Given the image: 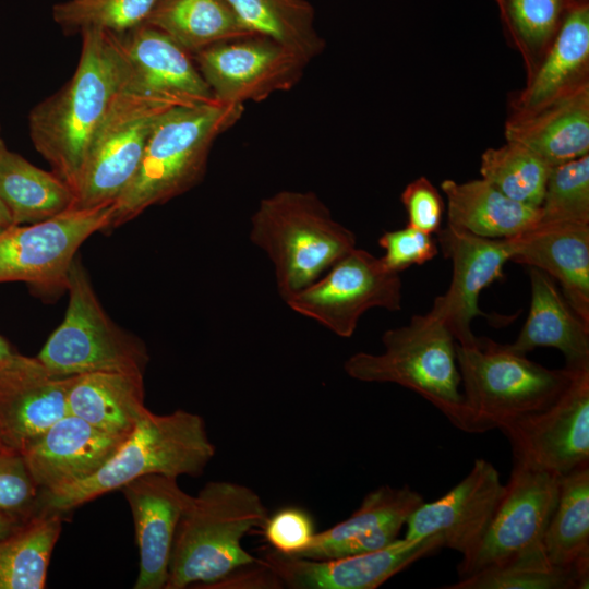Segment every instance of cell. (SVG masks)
I'll list each match as a JSON object with an SVG mask.
<instances>
[{
	"label": "cell",
	"instance_id": "obj_22",
	"mask_svg": "<svg viewBox=\"0 0 589 589\" xmlns=\"http://www.w3.org/2000/svg\"><path fill=\"white\" fill-rule=\"evenodd\" d=\"M118 36L139 88L180 106L216 101L192 53L167 34L144 23Z\"/></svg>",
	"mask_w": 589,
	"mask_h": 589
},
{
	"label": "cell",
	"instance_id": "obj_17",
	"mask_svg": "<svg viewBox=\"0 0 589 589\" xmlns=\"http://www.w3.org/2000/svg\"><path fill=\"white\" fill-rule=\"evenodd\" d=\"M443 548L437 537L396 539L388 545L338 558L288 556L272 548L261 558L290 589H375L416 561Z\"/></svg>",
	"mask_w": 589,
	"mask_h": 589
},
{
	"label": "cell",
	"instance_id": "obj_31",
	"mask_svg": "<svg viewBox=\"0 0 589 589\" xmlns=\"http://www.w3.org/2000/svg\"><path fill=\"white\" fill-rule=\"evenodd\" d=\"M145 24L164 32L192 55L252 35L226 0H159Z\"/></svg>",
	"mask_w": 589,
	"mask_h": 589
},
{
	"label": "cell",
	"instance_id": "obj_13",
	"mask_svg": "<svg viewBox=\"0 0 589 589\" xmlns=\"http://www.w3.org/2000/svg\"><path fill=\"white\" fill-rule=\"evenodd\" d=\"M560 479L554 473L513 461L509 480L484 537L457 566L459 578L543 545L558 497Z\"/></svg>",
	"mask_w": 589,
	"mask_h": 589
},
{
	"label": "cell",
	"instance_id": "obj_28",
	"mask_svg": "<svg viewBox=\"0 0 589 589\" xmlns=\"http://www.w3.org/2000/svg\"><path fill=\"white\" fill-rule=\"evenodd\" d=\"M68 409L101 431L128 436L148 410L144 376L115 372L74 375Z\"/></svg>",
	"mask_w": 589,
	"mask_h": 589
},
{
	"label": "cell",
	"instance_id": "obj_42",
	"mask_svg": "<svg viewBox=\"0 0 589 589\" xmlns=\"http://www.w3.org/2000/svg\"><path fill=\"white\" fill-rule=\"evenodd\" d=\"M400 201L407 213V226L430 235L440 231L445 204L426 177L409 182L400 194Z\"/></svg>",
	"mask_w": 589,
	"mask_h": 589
},
{
	"label": "cell",
	"instance_id": "obj_8",
	"mask_svg": "<svg viewBox=\"0 0 589 589\" xmlns=\"http://www.w3.org/2000/svg\"><path fill=\"white\" fill-rule=\"evenodd\" d=\"M67 291L64 318L36 357L45 369L57 376L94 372L144 376L149 359L144 342L110 320L77 256Z\"/></svg>",
	"mask_w": 589,
	"mask_h": 589
},
{
	"label": "cell",
	"instance_id": "obj_5",
	"mask_svg": "<svg viewBox=\"0 0 589 589\" xmlns=\"http://www.w3.org/2000/svg\"><path fill=\"white\" fill-rule=\"evenodd\" d=\"M249 237L272 261L284 301L357 248L354 233L312 191L283 190L262 199Z\"/></svg>",
	"mask_w": 589,
	"mask_h": 589
},
{
	"label": "cell",
	"instance_id": "obj_12",
	"mask_svg": "<svg viewBox=\"0 0 589 589\" xmlns=\"http://www.w3.org/2000/svg\"><path fill=\"white\" fill-rule=\"evenodd\" d=\"M513 461L564 476L589 464V368L546 408L503 426Z\"/></svg>",
	"mask_w": 589,
	"mask_h": 589
},
{
	"label": "cell",
	"instance_id": "obj_48",
	"mask_svg": "<svg viewBox=\"0 0 589 589\" xmlns=\"http://www.w3.org/2000/svg\"><path fill=\"white\" fill-rule=\"evenodd\" d=\"M0 449H7V448H4V447L2 446L1 442H0Z\"/></svg>",
	"mask_w": 589,
	"mask_h": 589
},
{
	"label": "cell",
	"instance_id": "obj_1",
	"mask_svg": "<svg viewBox=\"0 0 589 589\" xmlns=\"http://www.w3.org/2000/svg\"><path fill=\"white\" fill-rule=\"evenodd\" d=\"M80 34L81 51L73 75L28 115L34 147L74 194L97 130L133 77L118 35L99 28Z\"/></svg>",
	"mask_w": 589,
	"mask_h": 589
},
{
	"label": "cell",
	"instance_id": "obj_38",
	"mask_svg": "<svg viewBox=\"0 0 589 589\" xmlns=\"http://www.w3.org/2000/svg\"><path fill=\"white\" fill-rule=\"evenodd\" d=\"M538 224H589V154L551 168Z\"/></svg>",
	"mask_w": 589,
	"mask_h": 589
},
{
	"label": "cell",
	"instance_id": "obj_10",
	"mask_svg": "<svg viewBox=\"0 0 589 589\" xmlns=\"http://www.w3.org/2000/svg\"><path fill=\"white\" fill-rule=\"evenodd\" d=\"M173 106L180 105L139 88L131 80L89 145L72 206L115 203L135 176L156 123Z\"/></svg>",
	"mask_w": 589,
	"mask_h": 589
},
{
	"label": "cell",
	"instance_id": "obj_20",
	"mask_svg": "<svg viewBox=\"0 0 589 589\" xmlns=\"http://www.w3.org/2000/svg\"><path fill=\"white\" fill-rule=\"evenodd\" d=\"M125 437L101 431L68 413L22 455L40 492H47L94 474Z\"/></svg>",
	"mask_w": 589,
	"mask_h": 589
},
{
	"label": "cell",
	"instance_id": "obj_44",
	"mask_svg": "<svg viewBox=\"0 0 589 589\" xmlns=\"http://www.w3.org/2000/svg\"><path fill=\"white\" fill-rule=\"evenodd\" d=\"M26 358V356L17 353L9 341L0 336V372L21 364Z\"/></svg>",
	"mask_w": 589,
	"mask_h": 589
},
{
	"label": "cell",
	"instance_id": "obj_47",
	"mask_svg": "<svg viewBox=\"0 0 589 589\" xmlns=\"http://www.w3.org/2000/svg\"><path fill=\"white\" fill-rule=\"evenodd\" d=\"M572 4L576 5V4H584V3H589V0H570Z\"/></svg>",
	"mask_w": 589,
	"mask_h": 589
},
{
	"label": "cell",
	"instance_id": "obj_9",
	"mask_svg": "<svg viewBox=\"0 0 589 589\" xmlns=\"http://www.w3.org/2000/svg\"><path fill=\"white\" fill-rule=\"evenodd\" d=\"M115 203L69 207L47 219L13 225L0 232V283L23 281L51 298L67 290L79 248L97 231L111 228Z\"/></svg>",
	"mask_w": 589,
	"mask_h": 589
},
{
	"label": "cell",
	"instance_id": "obj_21",
	"mask_svg": "<svg viewBox=\"0 0 589 589\" xmlns=\"http://www.w3.org/2000/svg\"><path fill=\"white\" fill-rule=\"evenodd\" d=\"M423 496L405 485L369 492L359 508L335 526L316 532L297 557L338 558L382 549L396 539Z\"/></svg>",
	"mask_w": 589,
	"mask_h": 589
},
{
	"label": "cell",
	"instance_id": "obj_39",
	"mask_svg": "<svg viewBox=\"0 0 589 589\" xmlns=\"http://www.w3.org/2000/svg\"><path fill=\"white\" fill-rule=\"evenodd\" d=\"M39 494L23 455L0 449V514L25 520L38 510Z\"/></svg>",
	"mask_w": 589,
	"mask_h": 589
},
{
	"label": "cell",
	"instance_id": "obj_45",
	"mask_svg": "<svg viewBox=\"0 0 589 589\" xmlns=\"http://www.w3.org/2000/svg\"><path fill=\"white\" fill-rule=\"evenodd\" d=\"M23 521L0 514V539L16 529Z\"/></svg>",
	"mask_w": 589,
	"mask_h": 589
},
{
	"label": "cell",
	"instance_id": "obj_30",
	"mask_svg": "<svg viewBox=\"0 0 589 589\" xmlns=\"http://www.w3.org/2000/svg\"><path fill=\"white\" fill-rule=\"evenodd\" d=\"M543 546L552 565L589 579V464L561 476Z\"/></svg>",
	"mask_w": 589,
	"mask_h": 589
},
{
	"label": "cell",
	"instance_id": "obj_43",
	"mask_svg": "<svg viewBox=\"0 0 589 589\" xmlns=\"http://www.w3.org/2000/svg\"><path fill=\"white\" fill-rule=\"evenodd\" d=\"M284 584L261 558L239 566L204 589H280Z\"/></svg>",
	"mask_w": 589,
	"mask_h": 589
},
{
	"label": "cell",
	"instance_id": "obj_25",
	"mask_svg": "<svg viewBox=\"0 0 589 589\" xmlns=\"http://www.w3.org/2000/svg\"><path fill=\"white\" fill-rule=\"evenodd\" d=\"M531 300L528 317L509 348L527 354L540 348L560 350L565 369L589 368V325L574 312L556 287L555 280L536 267H529Z\"/></svg>",
	"mask_w": 589,
	"mask_h": 589
},
{
	"label": "cell",
	"instance_id": "obj_29",
	"mask_svg": "<svg viewBox=\"0 0 589 589\" xmlns=\"http://www.w3.org/2000/svg\"><path fill=\"white\" fill-rule=\"evenodd\" d=\"M0 197L13 225L47 219L74 203L73 190L59 176L36 167L9 149L1 136Z\"/></svg>",
	"mask_w": 589,
	"mask_h": 589
},
{
	"label": "cell",
	"instance_id": "obj_14",
	"mask_svg": "<svg viewBox=\"0 0 589 589\" xmlns=\"http://www.w3.org/2000/svg\"><path fill=\"white\" fill-rule=\"evenodd\" d=\"M216 101L242 105L291 89L309 64L261 36L224 41L192 55Z\"/></svg>",
	"mask_w": 589,
	"mask_h": 589
},
{
	"label": "cell",
	"instance_id": "obj_26",
	"mask_svg": "<svg viewBox=\"0 0 589 589\" xmlns=\"http://www.w3.org/2000/svg\"><path fill=\"white\" fill-rule=\"evenodd\" d=\"M589 83V3L567 11L544 59L509 101V113L525 112Z\"/></svg>",
	"mask_w": 589,
	"mask_h": 589
},
{
	"label": "cell",
	"instance_id": "obj_36",
	"mask_svg": "<svg viewBox=\"0 0 589 589\" xmlns=\"http://www.w3.org/2000/svg\"><path fill=\"white\" fill-rule=\"evenodd\" d=\"M551 167L528 148L508 142L481 155V178L506 196L539 207Z\"/></svg>",
	"mask_w": 589,
	"mask_h": 589
},
{
	"label": "cell",
	"instance_id": "obj_33",
	"mask_svg": "<svg viewBox=\"0 0 589 589\" xmlns=\"http://www.w3.org/2000/svg\"><path fill=\"white\" fill-rule=\"evenodd\" d=\"M252 35L267 38L308 63L325 41L315 27V11L306 0H226Z\"/></svg>",
	"mask_w": 589,
	"mask_h": 589
},
{
	"label": "cell",
	"instance_id": "obj_19",
	"mask_svg": "<svg viewBox=\"0 0 589 589\" xmlns=\"http://www.w3.org/2000/svg\"><path fill=\"white\" fill-rule=\"evenodd\" d=\"M72 377L51 374L36 357L0 372V442L4 448L23 454L69 413Z\"/></svg>",
	"mask_w": 589,
	"mask_h": 589
},
{
	"label": "cell",
	"instance_id": "obj_23",
	"mask_svg": "<svg viewBox=\"0 0 589 589\" xmlns=\"http://www.w3.org/2000/svg\"><path fill=\"white\" fill-rule=\"evenodd\" d=\"M509 239V261L556 279L567 303L589 325V224H537Z\"/></svg>",
	"mask_w": 589,
	"mask_h": 589
},
{
	"label": "cell",
	"instance_id": "obj_46",
	"mask_svg": "<svg viewBox=\"0 0 589 589\" xmlns=\"http://www.w3.org/2000/svg\"><path fill=\"white\" fill-rule=\"evenodd\" d=\"M11 226H13L11 215L5 204L3 203L2 199L0 197V232Z\"/></svg>",
	"mask_w": 589,
	"mask_h": 589
},
{
	"label": "cell",
	"instance_id": "obj_2",
	"mask_svg": "<svg viewBox=\"0 0 589 589\" xmlns=\"http://www.w3.org/2000/svg\"><path fill=\"white\" fill-rule=\"evenodd\" d=\"M214 456L215 446L201 416L182 409L156 414L148 409L98 471L40 492L38 509L65 514L146 474L197 477Z\"/></svg>",
	"mask_w": 589,
	"mask_h": 589
},
{
	"label": "cell",
	"instance_id": "obj_3",
	"mask_svg": "<svg viewBox=\"0 0 589 589\" xmlns=\"http://www.w3.org/2000/svg\"><path fill=\"white\" fill-rule=\"evenodd\" d=\"M243 111L242 105L218 101L168 109L148 139L135 176L115 202L111 228L195 187L205 175L214 142Z\"/></svg>",
	"mask_w": 589,
	"mask_h": 589
},
{
	"label": "cell",
	"instance_id": "obj_35",
	"mask_svg": "<svg viewBox=\"0 0 589 589\" xmlns=\"http://www.w3.org/2000/svg\"><path fill=\"white\" fill-rule=\"evenodd\" d=\"M589 579L573 569L554 566L539 545L484 567L446 589H579Z\"/></svg>",
	"mask_w": 589,
	"mask_h": 589
},
{
	"label": "cell",
	"instance_id": "obj_7",
	"mask_svg": "<svg viewBox=\"0 0 589 589\" xmlns=\"http://www.w3.org/2000/svg\"><path fill=\"white\" fill-rule=\"evenodd\" d=\"M464 387L466 432L501 430L551 405L568 385L574 371L548 369L489 338L464 347L456 342Z\"/></svg>",
	"mask_w": 589,
	"mask_h": 589
},
{
	"label": "cell",
	"instance_id": "obj_37",
	"mask_svg": "<svg viewBox=\"0 0 589 589\" xmlns=\"http://www.w3.org/2000/svg\"><path fill=\"white\" fill-rule=\"evenodd\" d=\"M159 0H67L56 3L52 19L65 33L99 28L122 35L142 24Z\"/></svg>",
	"mask_w": 589,
	"mask_h": 589
},
{
	"label": "cell",
	"instance_id": "obj_18",
	"mask_svg": "<svg viewBox=\"0 0 589 589\" xmlns=\"http://www.w3.org/2000/svg\"><path fill=\"white\" fill-rule=\"evenodd\" d=\"M134 522L140 570L134 589H165L176 530L192 495L177 478L146 474L120 489Z\"/></svg>",
	"mask_w": 589,
	"mask_h": 589
},
{
	"label": "cell",
	"instance_id": "obj_15",
	"mask_svg": "<svg viewBox=\"0 0 589 589\" xmlns=\"http://www.w3.org/2000/svg\"><path fill=\"white\" fill-rule=\"evenodd\" d=\"M504 492L500 472L476 459L468 474L440 498L420 504L408 517L402 538L437 537L443 548L469 556L479 545Z\"/></svg>",
	"mask_w": 589,
	"mask_h": 589
},
{
	"label": "cell",
	"instance_id": "obj_34",
	"mask_svg": "<svg viewBox=\"0 0 589 589\" xmlns=\"http://www.w3.org/2000/svg\"><path fill=\"white\" fill-rule=\"evenodd\" d=\"M507 39L531 77L554 41L570 0H495Z\"/></svg>",
	"mask_w": 589,
	"mask_h": 589
},
{
	"label": "cell",
	"instance_id": "obj_24",
	"mask_svg": "<svg viewBox=\"0 0 589 589\" xmlns=\"http://www.w3.org/2000/svg\"><path fill=\"white\" fill-rule=\"evenodd\" d=\"M504 135L551 168L589 154V83L537 109L509 113Z\"/></svg>",
	"mask_w": 589,
	"mask_h": 589
},
{
	"label": "cell",
	"instance_id": "obj_11",
	"mask_svg": "<svg viewBox=\"0 0 589 589\" xmlns=\"http://www.w3.org/2000/svg\"><path fill=\"white\" fill-rule=\"evenodd\" d=\"M399 273L388 269L381 257L354 248L312 285L285 303L335 335L350 338L360 317L370 309L396 312L402 308Z\"/></svg>",
	"mask_w": 589,
	"mask_h": 589
},
{
	"label": "cell",
	"instance_id": "obj_6",
	"mask_svg": "<svg viewBox=\"0 0 589 589\" xmlns=\"http://www.w3.org/2000/svg\"><path fill=\"white\" fill-rule=\"evenodd\" d=\"M382 344V353L350 356L344 363L346 374L360 382L406 387L466 431L456 340L447 326L432 312L413 315L409 324L387 329Z\"/></svg>",
	"mask_w": 589,
	"mask_h": 589
},
{
	"label": "cell",
	"instance_id": "obj_16",
	"mask_svg": "<svg viewBox=\"0 0 589 589\" xmlns=\"http://www.w3.org/2000/svg\"><path fill=\"white\" fill-rule=\"evenodd\" d=\"M436 235L444 256L452 262L453 275L430 312L447 326L458 345L471 347L478 339L471 330L472 320L484 315L479 309L480 293L503 277L512 254L510 239L483 238L450 226Z\"/></svg>",
	"mask_w": 589,
	"mask_h": 589
},
{
	"label": "cell",
	"instance_id": "obj_4",
	"mask_svg": "<svg viewBox=\"0 0 589 589\" xmlns=\"http://www.w3.org/2000/svg\"><path fill=\"white\" fill-rule=\"evenodd\" d=\"M266 518L265 505L251 488L231 481L206 483L178 524L165 589L205 588L255 561L242 540Z\"/></svg>",
	"mask_w": 589,
	"mask_h": 589
},
{
	"label": "cell",
	"instance_id": "obj_27",
	"mask_svg": "<svg viewBox=\"0 0 589 589\" xmlns=\"http://www.w3.org/2000/svg\"><path fill=\"white\" fill-rule=\"evenodd\" d=\"M447 226L490 238H513L537 226L539 207L517 202L484 179L457 182L445 179Z\"/></svg>",
	"mask_w": 589,
	"mask_h": 589
},
{
	"label": "cell",
	"instance_id": "obj_32",
	"mask_svg": "<svg viewBox=\"0 0 589 589\" xmlns=\"http://www.w3.org/2000/svg\"><path fill=\"white\" fill-rule=\"evenodd\" d=\"M63 515L39 508L0 539V589H43Z\"/></svg>",
	"mask_w": 589,
	"mask_h": 589
},
{
	"label": "cell",
	"instance_id": "obj_40",
	"mask_svg": "<svg viewBox=\"0 0 589 589\" xmlns=\"http://www.w3.org/2000/svg\"><path fill=\"white\" fill-rule=\"evenodd\" d=\"M378 245L385 251L381 257L384 265L396 273L422 265L438 253L437 242L430 233L409 226L383 232Z\"/></svg>",
	"mask_w": 589,
	"mask_h": 589
},
{
	"label": "cell",
	"instance_id": "obj_41",
	"mask_svg": "<svg viewBox=\"0 0 589 589\" xmlns=\"http://www.w3.org/2000/svg\"><path fill=\"white\" fill-rule=\"evenodd\" d=\"M262 528L269 548L288 556L301 554L316 533L312 517L298 507H286L267 516Z\"/></svg>",
	"mask_w": 589,
	"mask_h": 589
}]
</instances>
